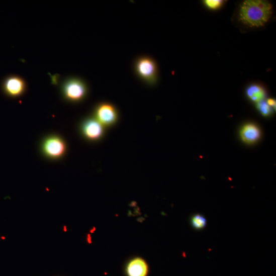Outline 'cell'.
<instances>
[{
    "label": "cell",
    "mask_w": 276,
    "mask_h": 276,
    "mask_svg": "<svg viewBox=\"0 0 276 276\" xmlns=\"http://www.w3.org/2000/svg\"><path fill=\"white\" fill-rule=\"evenodd\" d=\"M193 227L197 230L204 229L207 225L206 218L200 214H196L191 219Z\"/></svg>",
    "instance_id": "11"
},
{
    "label": "cell",
    "mask_w": 276,
    "mask_h": 276,
    "mask_svg": "<svg viewBox=\"0 0 276 276\" xmlns=\"http://www.w3.org/2000/svg\"><path fill=\"white\" fill-rule=\"evenodd\" d=\"M266 103L269 107L275 108V101L274 100L269 99Z\"/></svg>",
    "instance_id": "14"
},
{
    "label": "cell",
    "mask_w": 276,
    "mask_h": 276,
    "mask_svg": "<svg viewBox=\"0 0 276 276\" xmlns=\"http://www.w3.org/2000/svg\"><path fill=\"white\" fill-rule=\"evenodd\" d=\"M148 272L147 264L140 258L133 259L128 263L127 267V273L128 276H147Z\"/></svg>",
    "instance_id": "8"
},
{
    "label": "cell",
    "mask_w": 276,
    "mask_h": 276,
    "mask_svg": "<svg viewBox=\"0 0 276 276\" xmlns=\"http://www.w3.org/2000/svg\"><path fill=\"white\" fill-rule=\"evenodd\" d=\"M79 129L82 137L90 142L101 141L106 133V128L94 116L83 120Z\"/></svg>",
    "instance_id": "6"
},
{
    "label": "cell",
    "mask_w": 276,
    "mask_h": 276,
    "mask_svg": "<svg viewBox=\"0 0 276 276\" xmlns=\"http://www.w3.org/2000/svg\"><path fill=\"white\" fill-rule=\"evenodd\" d=\"M134 69L137 76L146 84L153 86L157 84V65L151 57L142 55L137 57L134 61Z\"/></svg>",
    "instance_id": "3"
},
{
    "label": "cell",
    "mask_w": 276,
    "mask_h": 276,
    "mask_svg": "<svg viewBox=\"0 0 276 276\" xmlns=\"http://www.w3.org/2000/svg\"><path fill=\"white\" fill-rule=\"evenodd\" d=\"M257 106L258 110L264 116H268L272 112L271 108L264 101L257 103Z\"/></svg>",
    "instance_id": "12"
},
{
    "label": "cell",
    "mask_w": 276,
    "mask_h": 276,
    "mask_svg": "<svg viewBox=\"0 0 276 276\" xmlns=\"http://www.w3.org/2000/svg\"><path fill=\"white\" fill-rule=\"evenodd\" d=\"M260 130L259 128L252 124L243 126L240 131V136L243 142L248 144H253L260 139Z\"/></svg>",
    "instance_id": "9"
},
{
    "label": "cell",
    "mask_w": 276,
    "mask_h": 276,
    "mask_svg": "<svg viewBox=\"0 0 276 276\" xmlns=\"http://www.w3.org/2000/svg\"><path fill=\"white\" fill-rule=\"evenodd\" d=\"M247 95L252 101L258 103L264 101L266 92L260 85L254 84L247 88Z\"/></svg>",
    "instance_id": "10"
},
{
    "label": "cell",
    "mask_w": 276,
    "mask_h": 276,
    "mask_svg": "<svg viewBox=\"0 0 276 276\" xmlns=\"http://www.w3.org/2000/svg\"><path fill=\"white\" fill-rule=\"evenodd\" d=\"M204 4L210 9L217 10L222 6L223 2L221 0H206Z\"/></svg>",
    "instance_id": "13"
},
{
    "label": "cell",
    "mask_w": 276,
    "mask_h": 276,
    "mask_svg": "<svg viewBox=\"0 0 276 276\" xmlns=\"http://www.w3.org/2000/svg\"><path fill=\"white\" fill-rule=\"evenodd\" d=\"M61 95L70 103H79L83 101L88 94V87L85 81L78 77H69L61 82Z\"/></svg>",
    "instance_id": "2"
},
{
    "label": "cell",
    "mask_w": 276,
    "mask_h": 276,
    "mask_svg": "<svg viewBox=\"0 0 276 276\" xmlns=\"http://www.w3.org/2000/svg\"><path fill=\"white\" fill-rule=\"evenodd\" d=\"M272 14V7L263 0H247L241 5L239 19L243 24L251 27L263 26Z\"/></svg>",
    "instance_id": "1"
},
{
    "label": "cell",
    "mask_w": 276,
    "mask_h": 276,
    "mask_svg": "<svg viewBox=\"0 0 276 276\" xmlns=\"http://www.w3.org/2000/svg\"><path fill=\"white\" fill-rule=\"evenodd\" d=\"M67 149L65 141L58 135H53L46 137L41 144L43 154L52 160L62 158L66 154Z\"/></svg>",
    "instance_id": "4"
},
{
    "label": "cell",
    "mask_w": 276,
    "mask_h": 276,
    "mask_svg": "<svg viewBox=\"0 0 276 276\" xmlns=\"http://www.w3.org/2000/svg\"><path fill=\"white\" fill-rule=\"evenodd\" d=\"M2 87L7 97L16 99L24 95L27 89V83L22 77L12 75L4 79Z\"/></svg>",
    "instance_id": "7"
},
{
    "label": "cell",
    "mask_w": 276,
    "mask_h": 276,
    "mask_svg": "<svg viewBox=\"0 0 276 276\" xmlns=\"http://www.w3.org/2000/svg\"><path fill=\"white\" fill-rule=\"evenodd\" d=\"M93 116L106 129L116 125L119 120V113L114 105L103 102L96 106Z\"/></svg>",
    "instance_id": "5"
}]
</instances>
